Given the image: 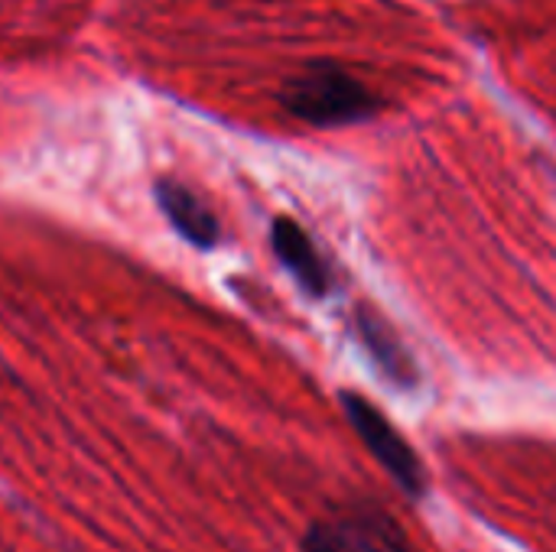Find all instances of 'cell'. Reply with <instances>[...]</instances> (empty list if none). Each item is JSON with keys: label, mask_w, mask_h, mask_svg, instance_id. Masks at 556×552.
Wrapping results in <instances>:
<instances>
[{"label": "cell", "mask_w": 556, "mask_h": 552, "mask_svg": "<svg viewBox=\"0 0 556 552\" xmlns=\"http://www.w3.org/2000/svg\"><path fill=\"white\" fill-rule=\"evenodd\" d=\"M156 205L169 218V224L195 247H215L218 244V218L208 211V205L186 185L173 179L156 182Z\"/></svg>", "instance_id": "6"}, {"label": "cell", "mask_w": 556, "mask_h": 552, "mask_svg": "<svg viewBox=\"0 0 556 552\" xmlns=\"http://www.w3.org/2000/svg\"><path fill=\"white\" fill-rule=\"evenodd\" d=\"M342 410H345L352 429L358 433V439L368 446V452L394 478V485L404 488L410 498H424V491H427V472H424L417 452L410 449V442L391 426V420L371 400H365L355 390H345L342 394Z\"/></svg>", "instance_id": "2"}, {"label": "cell", "mask_w": 556, "mask_h": 552, "mask_svg": "<svg viewBox=\"0 0 556 552\" xmlns=\"http://www.w3.org/2000/svg\"><path fill=\"white\" fill-rule=\"evenodd\" d=\"M280 104L313 127L362 124L381 111L375 91L336 62H309L303 72L287 78Z\"/></svg>", "instance_id": "1"}, {"label": "cell", "mask_w": 556, "mask_h": 552, "mask_svg": "<svg viewBox=\"0 0 556 552\" xmlns=\"http://www.w3.org/2000/svg\"><path fill=\"white\" fill-rule=\"evenodd\" d=\"M270 247L277 260L290 270V277L309 293V296H329L332 290V270L316 251L313 238L293 221V218H277L270 228Z\"/></svg>", "instance_id": "4"}, {"label": "cell", "mask_w": 556, "mask_h": 552, "mask_svg": "<svg viewBox=\"0 0 556 552\" xmlns=\"http://www.w3.org/2000/svg\"><path fill=\"white\" fill-rule=\"evenodd\" d=\"M355 332H358L365 351L371 355V361L378 364V371H381L391 384H397V387H414V384H417V377H420V374H417V361H414V355L404 348L401 335L384 322L381 312L362 306V309L355 312Z\"/></svg>", "instance_id": "5"}, {"label": "cell", "mask_w": 556, "mask_h": 552, "mask_svg": "<svg viewBox=\"0 0 556 552\" xmlns=\"http://www.w3.org/2000/svg\"><path fill=\"white\" fill-rule=\"evenodd\" d=\"M300 552H417L394 517L381 511H349L319 521L303 537Z\"/></svg>", "instance_id": "3"}]
</instances>
